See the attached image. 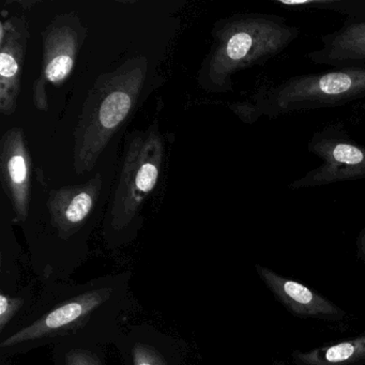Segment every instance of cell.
Returning a JSON list of instances; mask_svg holds the SVG:
<instances>
[{
	"label": "cell",
	"instance_id": "cell-1",
	"mask_svg": "<svg viewBox=\"0 0 365 365\" xmlns=\"http://www.w3.org/2000/svg\"><path fill=\"white\" fill-rule=\"evenodd\" d=\"M131 279L125 271L43 284L26 317L0 334V354L10 358L65 341L115 345L135 309Z\"/></svg>",
	"mask_w": 365,
	"mask_h": 365
},
{
	"label": "cell",
	"instance_id": "cell-2",
	"mask_svg": "<svg viewBox=\"0 0 365 365\" xmlns=\"http://www.w3.org/2000/svg\"><path fill=\"white\" fill-rule=\"evenodd\" d=\"M365 100V67L339 68L294 76L264 85L254 95L245 119L279 118L292 113L336 108Z\"/></svg>",
	"mask_w": 365,
	"mask_h": 365
},
{
	"label": "cell",
	"instance_id": "cell-3",
	"mask_svg": "<svg viewBox=\"0 0 365 365\" xmlns=\"http://www.w3.org/2000/svg\"><path fill=\"white\" fill-rule=\"evenodd\" d=\"M300 29L283 16L240 14L224 23L210 63V78L217 88H230V76L239 70L262 66L298 39Z\"/></svg>",
	"mask_w": 365,
	"mask_h": 365
},
{
	"label": "cell",
	"instance_id": "cell-4",
	"mask_svg": "<svg viewBox=\"0 0 365 365\" xmlns=\"http://www.w3.org/2000/svg\"><path fill=\"white\" fill-rule=\"evenodd\" d=\"M307 150L322 164L292 181L290 190L365 179V146L354 142L339 123H329L316 131L307 143Z\"/></svg>",
	"mask_w": 365,
	"mask_h": 365
},
{
	"label": "cell",
	"instance_id": "cell-5",
	"mask_svg": "<svg viewBox=\"0 0 365 365\" xmlns=\"http://www.w3.org/2000/svg\"><path fill=\"white\" fill-rule=\"evenodd\" d=\"M123 365H183L187 345L150 324L125 328L115 343Z\"/></svg>",
	"mask_w": 365,
	"mask_h": 365
},
{
	"label": "cell",
	"instance_id": "cell-6",
	"mask_svg": "<svg viewBox=\"0 0 365 365\" xmlns=\"http://www.w3.org/2000/svg\"><path fill=\"white\" fill-rule=\"evenodd\" d=\"M256 271L277 300L294 315L331 322H339L345 316L343 309L303 284L281 277L266 267L256 266Z\"/></svg>",
	"mask_w": 365,
	"mask_h": 365
},
{
	"label": "cell",
	"instance_id": "cell-7",
	"mask_svg": "<svg viewBox=\"0 0 365 365\" xmlns=\"http://www.w3.org/2000/svg\"><path fill=\"white\" fill-rule=\"evenodd\" d=\"M307 58L333 69L365 67V21L345 22L341 29L324 36L322 48L309 52Z\"/></svg>",
	"mask_w": 365,
	"mask_h": 365
},
{
	"label": "cell",
	"instance_id": "cell-8",
	"mask_svg": "<svg viewBox=\"0 0 365 365\" xmlns=\"http://www.w3.org/2000/svg\"><path fill=\"white\" fill-rule=\"evenodd\" d=\"M4 146L3 166L7 175L8 187L14 198L18 221L24 222L29 215V161L22 136L18 131L10 132Z\"/></svg>",
	"mask_w": 365,
	"mask_h": 365
},
{
	"label": "cell",
	"instance_id": "cell-9",
	"mask_svg": "<svg viewBox=\"0 0 365 365\" xmlns=\"http://www.w3.org/2000/svg\"><path fill=\"white\" fill-rule=\"evenodd\" d=\"M292 360L297 365L365 364V333L311 351H294Z\"/></svg>",
	"mask_w": 365,
	"mask_h": 365
},
{
	"label": "cell",
	"instance_id": "cell-10",
	"mask_svg": "<svg viewBox=\"0 0 365 365\" xmlns=\"http://www.w3.org/2000/svg\"><path fill=\"white\" fill-rule=\"evenodd\" d=\"M23 48L20 39L11 36L7 43H3L0 55V86H1V110L11 114L16 106L20 88L21 66H22Z\"/></svg>",
	"mask_w": 365,
	"mask_h": 365
},
{
	"label": "cell",
	"instance_id": "cell-11",
	"mask_svg": "<svg viewBox=\"0 0 365 365\" xmlns=\"http://www.w3.org/2000/svg\"><path fill=\"white\" fill-rule=\"evenodd\" d=\"M76 40L68 31H61L51 37L46 53L44 78L53 84L63 82L73 68Z\"/></svg>",
	"mask_w": 365,
	"mask_h": 365
},
{
	"label": "cell",
	"instance_id": "cell-12",
	"mask_svg": "<svg viewBox=\"0 0 365 365\" xmlns=\"http://www.w3.org/2000/svg\"><path fill=\"white\" fill-rule=\"evenodd\" d=\"M103 346L78 341H65L52 347L54 365H106Z\"/></svg>",
	"mask_w": 365,
	"mask_h": 365
},
{
	"label": "cell",
	"instance_id": "cell-13",
	"mask_svg": "<svg viewBox=\"0 0 365 365\" xmlns=\"http://www.w3.org/2000/svg\"><path fill=\"white\" fill-rule=\"evenodd\" d=\"M132 102V96L120 89L112 91L104 98L96 120V129L99 132L97 140L99 142H101L102 136L110 133L125 120L131 110Z\"/></svg>",
	"mask_w": 365,
	"mask_h": 365
},
{
	"label": "cell",
	"instance_id": "cell-14",
	"mask_svg": "<svg viewBox=\"0 0 365 365\" xmlns=\"http://www.w3.org/2000/svg\"><path fill=\"white\" fill-rule=\"evenodd\" d=\"M292 10H327L345 16V22L365 21V0H272Z\"/></svg>",
	"mask_w": 365,
	"mask_h": 365
},
{
	"label": "cell",
	"instance_id": "cell-15",
	"mask_svg": "<svg viewBox=\"0 0 365 365\" xmlns=\"http://www.w3.org/2000/svg\"><path fill=\"white\" fill-rule=\"evenodd\" d=\"M37 297L31 285L23 286L14 294H0V334L26 317Z\"/></svg>",
	"mask_w": 365,
	"mask_h": 365
},
{
	"label": "cell",
	"instance_id": "cell-16",
	"mask_svg": "<svg viewBox=\"0 0 365 365\" xmlns=\"http://www.w3.org/2000/svg\"><path fill=\"white\" fill-rule=\"evenodd\" d=\"M159 176V161H144L138 165L134 176L131 196L135 200V209L140 204V198L148 194L155 187Z\"/></svg>",
	"mask_w": 365,
	"mask_h": 365
},
{
	"label": "cell",
	"instance_id": "cell-17",
	"mask_svg": "<svg viewBox=\"0 0 365 365\" xmlns=\"http://www.w3.org/2000/svg\"><path fill=\"white\" fill-rule=\"evenodd\" d=\"M359 254L365 260V228L360 232L358 238Z\"/></svg>",
	"mask_w": 365,
	"mask_h": 365
},
{
	"label": "cell",
	"instance_id": "cell-18",
	"mask_svg": "<svg viewBox=\"0 0 365 365\" xmlns=\"http://www.w3.org/2000/svg\"><path fill=\"white\" fill-rule=\"evenodd\" d=\"M359 106H360L361 110H362V112L365 113V100L364 101H361L360 104H359Z\"/></svg>",
	"mask_w": 365,
	"mask_h": 365
}]
</instances>
